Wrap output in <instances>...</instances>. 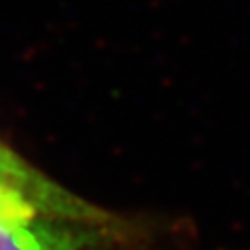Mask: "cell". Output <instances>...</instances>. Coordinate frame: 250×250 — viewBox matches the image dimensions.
I'll use <instances>...</instances> for the list:
<instances>
[{
    "label": "cell",
    "mask_w": 250,
    "mask_h": 250,
    "mask_svg": "<svg viewBox=\"0 0 250 250\" xmlns=\"http://www.w3.org/2000/svg\"><path fill=\"white\" fill-rule=\"evenodd\" d=\"M0 217L77 223H120L106 211L57 183L0 140Z\"/></svg>",
    "instance_id": "6da1fadb"
},
{
    "label": "cell",
    "mask_w": 250,
    "mask_h": 250,
    "mask_svg": "<svg viewBox=\"0 0 250 250\" xmlns=\"http://www.w3.org/2000/svg\"><path fill=\"white\" fill-rule=\"evenodd\" d=\"M144 232L130 221L77 223L0 217V250H126Z\"/></svg>",
    "instance_id": "7a4b0ae2"
}]
</instances>
